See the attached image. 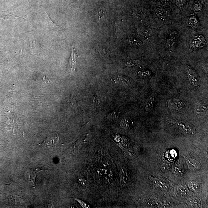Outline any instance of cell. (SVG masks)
Returning a JSON list of instances; mask_svg holds the SVG:
<instances>
[{"mask_svg":"<svg viewBox=\"0 0 208 208\" xmlns=\"http://www.w3.org/2000/svg\"><path fill=\"white\" fill-rule=\"evenodd\" d=\"M168 106L170 110L178 112H182L185 107V105L182 101L175 99L169 101Z\"/></svg>","mask_w":208,"mask_h":208,"instance_id":"obj_1","label":"cell"},{"mask_svg":"<svg viewBox=\"0 0 208 208\" xmlns=\"http://www.w3.org/2000/svg\"><path fill=\"white\" fill-rule=\"evenodd\" d=\"M177 125L181 131L187 135H193L195 132V129L193 126L187 122H179L177 123Z\"/></svg>","mask_w":208,"mask_h":208,"instance_id":"obj_2","label":"cell"},{"mask_svg":"<svg viewBox=\"0 0 208 208\" xmlns=\"http://www.w3.org/2000/svg\"><path fill=\"white\" fill-rule=\"evenodd\" d=\"M187 72L189 79L190 83L195 86L198 85L200 80L198 75L195 70L191 68L189 65H187Z\"/></svg>","mask_w":208,"mask_h":208,"instance_id":"obj_3","label":"cell"},{"mask_svg":"<svg viewBox=\"0 0 208 208\" xmlns=\"http://www.w3.org/2000/svg\"><path fill=\"white\" fill-rule=\"evenodd\" d=\"M205 39L202 35H197L192 39L190 41L191 48L193 49L200 48L203 46Z\"/></svg>","mask_w":208,"mask_h":208,"instance_id":"obj_4","label":"cell"},{"mask_svg":"<svg viewBox=\"0 0 208 208\" xmlns=\"http://www.w3.org/2000/svg\"><path fill=\"white\" fill-rule=\"evenodd\" d=\"M59 139L58 135L52 134L46 138L44 140L43 144L48 147H54L58 143Z\"/></svg>","mask_w":208,"mask_h":208,"instance_id":"obj_5","label":"cell"},{"mask_svg":"<svg viewBox=\"0 0 208 208\" xmlns=\"http://www.w3.org/2000/svg\"><path fill=\"white\" fill-rule=\"evenodd\" d=\"M76 55L75 48H72V53L69 62L68 68L70 73L74 74L76 68Z\"/></svg>","mask_w":208,"mask_h":208,"instance_id":"obj_6","label":"cell"},{"mask_svg":"<svg viewBox=\"0 0 208 208\" xmlns=\"http://www.w3.org/2000/svg\"><path fill=\"white\" fill-rule=\"evenodd\" d=\"M154 13L158 17L161 19H164L168 16V12L164 8H156L154 10Z\"/></svg>","mask_w":208,"mask_h":208,"instance_id":"obj_7","label":"cell"},{"mask_svg":"<svg viewBox=\"0 0 208 208\" xmlns=\"http://www.w3.org/2000/svg\"><path fill=\"white\" fill-rule=\"evenodd\" d=\"M207 106L203 103L198 104L196 108V112L197 115H204L207 111Z\"/></svg>","mask_w":208,"mask_h":208,"instance_id":"obj_8","label":"cell"},{"mask_svg":"<svg viewBox=\"0 0 208 208\" xmlns=\"http://www.w3.org/2000/svg\"><path fill=\"white\" fill-rule=\"evenodd\" d=\"M137 32L139 34L145 37H149L152 35L151 30L148 27H142L138 29Z\"/></svg>","mask_w":208,"mask_h":208,"instance_id":"obj_9","label":"cell"},{"mask_svg":"<svg viewBox=\"0 0 208 208\" xmlns=\"http://www.w3.org/2000/svg\"><path fill=\"white\" fill-rule=\"evenodd\" d=\"M153 182L156 187L164 190H167L168 189V186L165 183L158 179L153 178L152 179Z\"/></svg>","mask_w":208,"mask_h":208,"instance_id":"obj_10","label":"cell"},{"mask_svg":"<svg viewBox=\"0 0 208 208\" xmlns=\"http://www.w3.org/2000/svg\"><path fill=\"white\" fill-rule=\"evenodd\" d=\"M156 99L154 96H151L148 99L146 104L145 109L148 112H150L155 105Z\"/></svg>","mask_w":208,"mask_h":208,"instance_id":"obj_11","label":"cell"},{"mask_svg":"<svg viewBox=\"0 0 208 208\" xmlns=\"http://www.w3.org/2000/svg\"><path fill=\"white\" fill-rule=\"evenodd\" d=\"M176 42V38L175 37H170L167 40L166 46L169 50H172L175 46Z\"/></svg>","mask_w":208,"mask_h":208,"instance_id":"obj_12","label":"cell"},{"mask_svg":"<svg viewBox=\"0 0 208 208\" xmlns=\"http://www.w3.org/2000/svg\"><path fill=\"white\" fill-rule=\"evenodd\" d=\"M96 11V14L97 19L99 21L103 19L106 14L105 8L102 7H100L97 8Z\"/></svg>","mask_w":208,"mask_h":208,"instance_id":"obj_13","label":"cell"},{"mask_svg":"<svg viewBox=\"0 0 208 208\" xmlns=\"http://www.w3.org/2000/svg\"><path fill=\"white\" fill-rule=\"evenodd\" d=\"M187 24V26H190L192 28H197L198 26L199 22L195 17H191L188 21Z\"/></svg>","mask_w":208,"mask_h":208,"instance_id":"obj_14","label":"cell"},{"mask_svg":"<svg viewBox=\"0 0 208 208\" xmlns=\"http://www.w3.org/2000/svg\"><path fill=\"white\" fill-rule=\"evenodd\" d=\"M127 41L131 44L135 46H140L143 44V43L140 40L132 37H129L127 38Z\"/></svg>","mask_w":208,"mask_h":208,"instance_id":"obj_15","label":"cell"},{"mask_svg":"<svg viewBox=\"0 0 208 208\" xmlns=\"http://www.w3.org/2000/svg\"><path fill=\"white\" fill-rule=\"evenodd\" d=\"M115 80L123 85H128L130 83V80L122 76H118L116 77Z\"/></svg>","mask_w":208,"mask_h":208,"instance_id":"obj_16","label":"cell"},{"mask_svg":"<svg viewBox=\"0 0 208 208\" xmlns=\"http://www.w3.org/2000/svg\"><path fill=\"white\" fill-rule=\"evenodd\" d=\"M131 125L130 120L128 119H125L121 122L120 125L123 128H128Z\"/></svg>","mask_w":208,"mask_h":208,"instance_id":"obj_17","label":"cell"},{"mask_svg":"<svg viewBox=\"0 0 208 208\" xmlns=\"http://www.w3.org/2000/svg\"><path fill=\"white\" fill-rule=\"evenodd\" d=\"M160 168L163 172H167L168 171L170 170L171 168V164L168 162L164 163L161 165Z\"/></svg>","mask_w":208,"mask_h":208,"instance_id":"obj_18","label":"cell"},{"mask_svg":"<svg viewBox=\"0 0 208 208\" xmlns=\"http://www.w3.org/2000/svg\"><path fill=\"white\" fill-rule=\"evenodd\" d=\"M187 203L190 205H193L194 206L199 205L200 203L199 200L197 198L190 199L188 200Z\"/></svg>","mask_w":208,"mask_h":208,"instance_id":"obj_19","label":"cell"},{"mask_svg":"<svg viewBox=\"0 0 208 208\" xmlns=\"http://www.w3.org/2000/svg\"><path fill=\"white\" fill-rule=\"evenodd\" d=\"M189 187L191 190L194 191V192L197 191L199 189L198 185L194 182H191L189 184Z\"/></svg>","mask_w":208,"mask_h":208,"instance_id":"obj_20","label":"cell"},{"mask_svg":"<svg viewBox=\"0 0 208 208\" xmlns=\"http://www.w3.org/2000/svg\"><path fill=\"white\" fill-rule=\"evenodd\" d=\"M186 3V0H175V4L177 7L182 8Z\"/></svg>","mask_w":208,"mask_h":208,"instance_id":"obj_21","label":"cell"},{"mask_svg":"<svg viewBox=\"0 0 208 208\" xmlns=\"http://www.w3.org/2000/svg\"><path fill=\"white\" fill-rule=\"evenodd\" d=\"M178 191L179 193L182 195H185L187 194V190L184 186H180L178 188Z\"/></svg>","mask_w":208,"mask_h":208,"instance_id":"obj_22","label":"cell"},{"mask_svg":"<svg viewBox=\"0 0 208 208\" xmlns=\"http://www.w3.org/2000/svg\"><path fill=\"white\" fill-rule=\"evenodd\" d=\"M140 64V61H134L127 62L126 65L127 66H137Z\"/></svg>","mask_w":208,"mask_h":208,"instance_id":"obj_23","label":"cell"},{"mask_svg":"<svg viewBox=\"0 0 208 208\" xmlns=\"http://www.w3.org/2000/svg\"><path fill=\"white\" fill-rule=\"evenodd\" d=\"M154 1L159 4L166 5L170 3V0H154Z\"/></svg>","mask_w":208,"mask_h":208,"instance_id":"obj_24","label":"cell"},{"mask_svg":"<svg viewBox=\"0 0 208 208\" xmlns=\"http://www.w3.org/2000/svg\"><path fill=\"white\" fill-rule=\"evenodd\" d=\"M126 155L129 158L133 157L135 156V153L133 151L130 150H127L126 152Z\"/></svg>","mask_w":208,"mask_h":208,"instance_id":"obj_25","label":"cell"},{"mask_svg":"<svg viewBox=\"0 0 208 208\" xmlns=\"http://www.w3.org/2000/svg\"><path fill=\"white\" fill-rule=\"evenodd\" d=\"M120 147H121L122 148L123 150H128V145L127 143L123 142L120 144Z\"/></svg>","mask_w":208,"mask_h":208,"instance_id":"obj_26","label":"cell"},{"mask_svg":"<svg viewBox=\"0 0 208 208\" xmlns=\"http://www.w3.org/2000/svg\"><path fill=\"white\" fill-rule=\"evenodd\" d=\"M194 9L195 11H199L202 9V5L200 3H197V4L195 5Z\"/></svg>","mask_w":208,"mask_h":208,"instance_id":"obj_27","label":"cell"},{"mask_svg":"<svg viewBox=\"0 0 208 208\" xmlns=\"http://www.w3.org/2000/svg\"><path fill=\"white\" fill-rule=\"evenodd\" d=\"M101 174H102V175H108L109 174V171L108 170V169H101V172H100Z\"/></svg>","mask_w":208,"mask_h":208,"instance_id":"obj_28","label":"cell"},{"mask_svg":"<svg viewBox=\"0 0 208 208\" xmlns=\"http://www.w3.org/2000/svg\"><path fill=\"white\" fill-rule=\"evenodd\" d=\"M149 71H146V72H139L138 73V75H142V76H146V75H149Z\"/></svg>","mask_w":208,"mask_h":208,"instance_id":"obj_29","label":"cell"},{"mask_svg":"<svg viewBox=\"0 0 208 208\" xmlns=\"http://www.w3.org/2000/svg\"><path fill=\"white\" fill-rule=\"evenodd\" d=\"M45 170L44 169H43L42 168H40V167L38 168H35L33 169V170L36 171V172H39L40 171Z\"/></svg>","mask_w":208,"mask_h":208,"instance_id":"obj_30","label":"cell"},{"mask_svg":"<svg viewBox=\"0 0 208 208\" xmlns=\"http://www.w3.org/2000/svg\"><path fill=\"white\" fill-rule=\"evenodd\" d=\"M204 69L205 70V71L206 72H207V71H208V66H207V64H206L204 65Z\"/></svg>","mask_w":208,"mask_h":208,"instance_id":"obj_31","label":"cell"}]
</instances>
